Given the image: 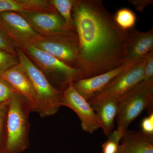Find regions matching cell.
<instances>
[{
    "instance_id": "obj_1",
    "label": "cell",
    "mask_w": 153,
    "mask_h": 153,
    "mask_svg": "<svg viewBox=\"0 0 153 153\" xmlns=\"http://www.w3.org/2000/svg\"><path fill=\"white\" fill-rule=\"evenodd\" d=\"M72 16L78 44L76 68L82 79L125 64L129 31L118 26L102 1H74Z\"/></svg>"
},
{
    "instance_id": "obj_2",
    "label": "cell",
    "mask_w": 153,
    "mask_h": 153,
    "mask_svg": "<svg viewBox=\"0 0 153 153\" xmlns=\"http://www.w3.org/2000/svg\"><path fill=\"white\" fill-rule=\"evenodd\" d=\"M33 107L18 92L9 100L7 120V139L4 153H20L30 145L29 116Z\"/></svg>"
},
{
    "instance_id": "obj_3",
    "label": "cell",
    "mask_w": 153,
    "mask_h": 153,
    "mask_svg": "<svg viewBox=\"0 0 153 153\" xmlns=\"http://www.w3.org/2000/svg\"><path fill=\"white\" fill-rule=\"evenodd\" d=\"M19 64L30 77L36 91L37 104L34 111L42 117L55 114L62 106L63 91L50 83L45 74L31 61L22 49L16 48Z\"/></svg>"
},
{
    "instance_id": "obj_4",
    "label": "cell",
    "mask_w": 153,
    "mask_h": 153,
    "mask_svg": "<svg viewBox=\"0 0 153 153\" xmlns=\"http://www.w3.org/2000/svg\"><path fill=\"white\" fill-rule=\"evenodd\" d=\"M21 49L44 73L50 83L61 91L70 83L82 79L80 69L67 65L33 44L27 45Z\"/></svg>"
},
{
    "instance_id": "obj_5",
    "label": "cell",
    "mask_w": 153,
    "mask_h": 153,
    "mask_svg": "<svg viewBox=\"0 0 153 153\" xmlns=\"http://www.w3.org/2000/svg\"><path fill=\"white\" fill-rule=\"evenodd\" d=\"M153 82L142 81L118 101L116 130L123 134L143 111L153 113Z\"/></svg>"
},
{
    "instance_id": "obj_6",
    "label": "cell",
    "mask_w": 153,
    "mask_h": 153,
    "mask_svg": "<svg viewBox=\"0 0 153 153\" xmlns=\"http://www.w3.org/2000/svg\"><path fill=\"white\" fill-rule=\"evenodd\" d=\"M147 56L115 76L103 90L88 101L89 104L107 100L118 101L142 82Z\"/></svg>"
},
{
    "instance_id": "obj_7",
    "label": "cell",
    "mask_w": 153,
    "mask_h": 153,
    "mask_svg": "<svg viewBox=\"0 0 153 153\" xmlns=\"http://www.w3.org/2000/svg\"><path fill=\"white\" fill-rule=\"evenodd\" d=\"M32 44L67 65L76 68L78 60V44L76 34L41 36Z\"/></svg>"
},
{
    "instance_id": "obj_8",
    "label": "cell",
    "mask_w": 153,
    "mask_h": 153,
    "mask_svg": "<svg viewBox=\"0 0 153 153\" xmlns=\"http://www.w3.org/2000/svg\"><path fill=\"white\" fill-rule=\"evenodd\" d=\"M17 13L41 36L76 35L74 28L68 26L56 10Z\"/></svg>"
},
{
    "instance_id": "obj_9",
    "label": "cell",
    "mask_w": 153,
    "mask_h": 153,
    "mask_svg": "<svg viewBox=\"0 0 153 153\" xmlns=\"http://www.w3.org/2000/svg\"><path fill=\"white\" fill-rule=\"evenodd\" d=\"M0 24L17 47L22 49L41 37L20 14L11 11L0 12Z\"/></svg>"
},
{
    "instance_id": "obj_10",
    "label": "cell",
    "mask_w": 153,
    "mask_h": 153,
    "mask_svg": "<svg viewBox=\"0 0 153 153\" xmlns=\"http://www.w3.org/2000/svg\"><path fill=\"white\" fill-rule=\"evenodd\" d=\"M62 106L68 107L76 113L81 121L82 130L90 134L100 128L95 113L89 102L79 94L73 83L63 91Z\"/></svg>"
},
{
    "instance_id": "obj_11",
    "label": "cell",
    "mask_w": 153,
    "mask_h": 153,
    "mask_svg": "<svg viewBox=\"0 0 153 153\" xmlns=\"http://www.w3.org/2000/svg\"><path fill=\"white\" fill-rule=\"evenodd\" d=\"M134 64L125 63L105 73L89 78L79 79L73 82V85L77 92L88 101L103 90L115 76Z\"/></svg>"
},
{
    "instance_id": "obj_12",
    "label": "cell",
    "mask_w": 153,
    "mask_h": 153,
    "mask_svg": "<svg viewBox=\"0 0 153 153\" xmlns=\"http://www.w3.org/2000/svg\"><path fill=\"white\" fill-rule=\"evenodd\" d=\"M153 52V29L146 32L130 30L126 50V63L140 62Z\"/></svg>"
},
{
    "instance_id": "obj_13",
    "label": "cell",
    "mask_w": 153,
    "mask_h": 153,
    "mask_svg": "<svg viewBox=\"0 0 153 153\" xmlns=\"http://www.w3.org/2000/svg\"><path fill=\"white\" fill-rule=\"evenodd\" d=\"M1 77L30 102L34 111L37 104L36 91L28 74L20 64L10 68Z\"/></svg>"
},
{
    "instance_id": "obj_14",
    "label": "cell",
    "mask_w": 153,
    "mask_h": 153,
    "mask_svg": "<svg viewBox=\"0 0 153 153\" xmlns=\"http://www.w3.org/2000/svg\"><path fill=\"white\" fill-rule=\"evenodd\" d=\"M116 153H153V136L142 131H126Z\"/></svg>"
},
{
    "instance_id": "obj_15",
    "label": "cell",
    "mask_w": 153,
    "mask_h": 153,
    "mask_svg": "<svg viewBox=\"0 0 153 153\" xmlns=\"http://www.w3.org/2000/svg\"><path fill=\"white\" fill-rule=\"evenodd\" d=\"M118 101L112 100L90 104L95 113L100 128L106 136L112 132L114 127V120L117 114Z\"/></svg>"
},
{
    "instance_id": "obj_16",
    "label": "cell",
    "mask_w": 153,
    "mask_h": 153,
    "mask_svg": "<svg viewBox=\"0 0 153 153\" xmlns=\"http://www.w3.org/2000/svg\"><path fill=\"white\" fill-rule=\"evenodd\" d=\"M55 10L49 1L45 0H0V12Z\"/></svg>"
},
{
    "instance_id": "obj_17",
    "label": "cell",
    "mask_w": 153,
    "mask_h": 153,
    "mask_svg": "<svg viewBox=\"0 0 153 153\" xmlns=\"http://www.w3.org/2000/svg\"><path fill=\"white\" fill-rule=\"evenodd\" d=\"M114 18L118 26L125 31L133 29L137 19L135 13L128 8H123L119 10Z\"/></svg>"
},
{
    "instance_id": "obj_18",
    "label": "cell",
    "mask_w": 153,
    "mask_h": 153,
    "mask_svg": "<svg viewBox=\"0 0 153 153\" xmlns=\"http://www.w3.org/2000/svg\"><path fill=\"white\" fill-rule=\"evenodd\" d=\"M49 1L53 8L63 18L66 24L71 27L74 28L72 16L74 0H51Z\"/></svg>"
},
{
    "instance_id": "obj_19",
    "label": "cell",
    "mask_w": 153,
    "mask_h": 153,
    "mask_svg": "<svg viewBox=\"0 0 153 153\" xmlns=\"http://www.w3.org/2000/svg\"><path fill=\"white\" fill-rule=\"evenodd\" d=\"M9 101L0 103V153H4L5 147Z\"/></svg>"
},
{
    "instance_id": "obj_20",
    "label": "cell",
    "mask_w": 153,
    "mask_h": 153,
    "mask_svg": "<svg viewBox=\"0 0 153 153\" xmlns=\"http://www.w3.org/2000/svg\"><path fill=\"white\" fill-rule=\"evenodd\" d=\"M19 63L17 55L10 54L0 49V77L7 70Z\"/></svg>"
},
{
    "instance_id": "obj_21",
    "label": "cell",
    "mask_w": 153,
    "mask_h": 153,
    "mask_svg": "<svg viewBox=\"0 0 153 153\" xmlns=\"http://www.w3.org/2000/svg\"><path fill=\"white\" fill-rule=\"evenodd\" d=\"M123 134L117 131H113L108 139L102 145L103 153H116Z\"/></svg>"
},
{
    "instance_id": "obj_22",
    "label": "cell",
    "mask_w": 153,
    "mask_h": 153,
    "mask_svg": "<svg viewBox=\"0 0 153 153\" xmlns=\"http://www.w3.org/2000/svg\"><path fill=\"white\" fill-rule=\"evenodd\" d=\"M17 47L0 24V49L17 55Z\"/></svg>"
},
{
    "instance_id": "obj_23",
    "label": "cell",
    "mask_w": 153,
    "mask_h": 153,
    "mask_svg": "<svg viewBox=\"0 0 153 153\" xmlns=\"http://www.w3.org/2000/svg\"><path fill=\"white\" fill-rule=\"evenodd\" d=\"M16 92L9 83L0 77V103L8 101Z\"/></svg>"
},
{
    "instance_id": "obj_24",
    "label": "cell",
    "mask_w": 153,
    "mask_h": 153,
    "mask_svg": "<svg viewBox=\"0 0 153 153\" xmlns=\"http://www.w3.org/2000/svg\"><path fill=\"white\" fill-rule=\"evenodd\" d=\"M143 81L153 82V52L148 55Z\"/></svg>"
},
{
    "instance_id": "obj_25",
    "label": "cell",
    "mask_w": 153,
    "mask_h": 153,
    "mask_svg": "<svg viewBox=\"0 0 153 153\" xmlns=\"http://www.w3.org/2000/svg\"><path fill=\"white\" fill-rule=\"evenodd\" d=\"M141 127L143 133L148 135L153 136V113L149 114L148 116L143 120Z\"/></svg>"
},
{
    "instance_id": "obj_26",
    "label": "cell",
    "mask_w": 153,
    "mask_h": 153,
    "mask_svg": "<svg viewBox=\"0 0 153 153\" xmlns=\"http://www.w3.org/2000/svg\"><path fill=\"white\" fill-rule=\"evenodd\" d=\"M128 2L140 12H143L148 6L153 4V3L152 0H129Z\"/></svg>"
}]
</instances>
